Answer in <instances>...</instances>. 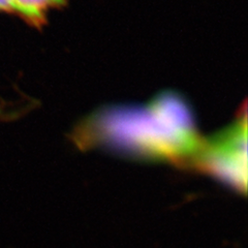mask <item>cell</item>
<instances>
[{
    "mask_svg": "<svg viewBox=\"0 0 248 248\" xmlns=\"http://www.w3.org/2000/svg\"><path fill=\"white\" fill-rule=\"evenodd\" d=\"M11 2L14 11L19 12L33 24L41 25L49 10L64 4L65 0H11Z\"/></svg>",
    "mask_w": 248,
    "mask_h": 248,
    "instance_id": "1",
    "label": "cell"
},
{
    "mask_svg": "<svg viewBox=\"0 0 248 248\" xmlns=\"http://www.w3.org/2000/svg\"><path fill=\"white\" fill-rule=\"evenodd\" d=\"M0 11H6V12L14 11L11 0H0Z\"/></svg>",
    "mask_w": 248,
    "mask_h": 248,
    "instance_id": "2",
    "label": "cell"
}]
</instances>
